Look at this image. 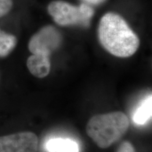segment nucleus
I'll return each mask as SVG.
<instances>
[{
  "mask_svg": "<svg viewBox=\"0 0 152 152\" xmlns=\"http://www.w3.org/2000/svg\"><path fill=\"white\" fill-rule=\"evenodd\" d=\"M98 38L102 46L110 54L119 58H128L135 54L140 39L123 17L113 12L101 18Z\"/></svg>",
  "mask_w": 152,
  "mask_h": 152,
  "instance_id": "f257e3e1",
  "label": "nucleus"
},
{
  "mask_svg": "<svg viewBox=\"0 0 152 152\" xmlns=\"http://www.w3.org/2000/svg\"><path fill=\"white\" fill-rule=\"evenodd\" d=\"M130 121L121 111L98 114L89 120L86 132L101 149H107L119 141L127 132Z\"/></svg>",
  "mask_w": 152,
  "mask_h": 152,
  "instance_id": "f03ea898",
  "label": "nucleus"
},
{
  "mask_svg": "<svg viewBox=\"0 0 152 152\" xmlns=\"http://www.w3.org/2000/svg\"><path fill=\"white\" fill-rule=\"evenodd\" d=\"M47 10L54 22L61 26L89 27L94 14V9L87 4L83 3L76 7L61 0L52 1Z\"/></svg>",
  "mask_w": 152,
  "mask_h": 152,
  "instance_id": "7ed1b4c3",
  "label": "nucleus"
},
{
  "mask_svg": "<svg viewBox=\"0 0 152 152\" xmlns=\"http://www.w3.org/2000/svg\"><path fill=\"white\" fill-rule=\"evenodd\" d=\"M62 40L61 34L56 28L47 26L32 36L28 42V49L32 54L50 57L59 48Z\"/></svg>",
  "mask_w": 152,
  "mask_h": 152,
  "instance_id": "20e7f679",
  "label": "nucleus"
},
{
  "mask_svg": "<svg viewBox=\"0 0 152 152\" xmlns=\"http://www.w3.org/2000/svg\"><path fill=\"white\" fill-rule=\"evenodd\" d=\"M38 138L35 133L21 132L0 137V152H37Z\"/></svg>",
  "mask_w": 152,
  "mask_h": 152,
  "instance_id": "39448f33",
  "label": "nucleus"
},
{
  "mask_svg": "<svg viewBox=\"0 0 152 152\" xmlns=\"http://www.w3.org/2000/svg\"><path fill=\"white\" fill-rule=\"evenodd\" d=\"M50 57L32 54L27 60V67L35 77L43 78L49 75L51 70Z\"/></svg>",
  "mask_w": 152,
  "mask_h": 152,
  "instance_id": "423d86ee",
  "label": "nucleus"
},
{
  "mask_svg": "<svg viewBox=\"0 0 152 152\" xmlns=\"http://www.w3.org/2000/svg\"><path fill=\"white\" fill-rule=\"evenodd\" d=\"M48 152H78L77 143L68 138H52L46 144Z\"/></svg>",
  "mask_w": 152,
  "mask_h": 152,
  "instance_id": "0eeeda50",
  "label": "nucleus"
},
{
  "mask_svg": "<svg viewBox=\"0 0 152 152\" xmlns=\"http://www.w3.org/2000/svg\"><path fill=\"white\" fill-rule=\"evenodd\" d=\"M152 97L149 94L134 111L132 116L133 122L136 125H143L151 118Z\"/></svg>",
  "mask_w": 152,
  "mask_h": 152,
  "instance_id": "6e6552de",
  "label": "nucleus"
},
{
  "mask_svg": "<svg viewBox=\"0 0 152 152\" xmlns=\"http://www.w3.org/2000/svg\"><path fill=\"white\" fill-rule=\"evenodd\" d=\"M17 38L11 34L0 30V57H6L14 50Z\"/></svg>",
  "mask_w": 152,
  "mask_h": 152,
  "instance_id": "1a4fd4ad",
  "label": "nucleus"
},
{
  "mask_svg": "<svg viewBox=\"0 0 152 152\" xmlns=\"http://www.w3.org/2000/svg\"><path fill=\"white\" fill-rule=\"evenodd\" d=\"M13 4V0H0V18L9 14Z\"/></svg>",
  "mask_w": 152,
  "mask_h": 152,
  "instance_id": "9d476101",
  "label": "nucleus"
},
{
  "mask_svg": "<svg viewBox=\"0 0 152 152\" xmlns=\"http://www.w3.org/2000/svg\"><path fill=\"white\" fill-rule=\"evenodd\" d=\"M117 152H135V149L130 142L125 141L120 144Z\"/></svg>",
  "mask_w": 152,
  "mask_h": 152,
  "instance_id": "9b49d317",
  "label": "nucleus"
},
{
  "mask_svg": "<svg viewBox=\"0 0 152 152\" xmlns=\"http://www.w3.org/2000/svg\"><path fill=\"white\" fill-rule=\"evenodd\" d=\"M83 1H85V2L91 4L97 5V4H99L104 2L106 0H83Z\"/></svg>",
  "mask_w": 152,
  "mask_h": 152,
  "instance_id": "f8f14e48",
  "label": "nucleus"
}]
</instances>
